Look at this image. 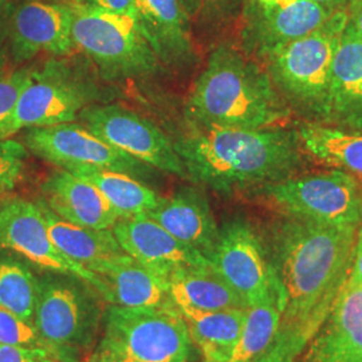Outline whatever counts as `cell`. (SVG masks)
<instances>
[{
  "label": "cell",
  "instance_id": "f35d334b",
  "mask_svg": "<svg viewBox=\"0 0 362 362\" xmlns=\"http://www.w3.org/2000/svg\"><path fill=\"white\" fill-rule=\"evenodd\" d=\"M346 13L350 25L362 40V0H349L346 6Z\"/></svg>",
  "mask_w": 362,
  "mask_h": 362
},
{
  "label": "cell",
  "instance_id": "7bdbcfd3",
  "mask_svg": "<svg viewBox=\"0 0 362 362\" xmlns=\"http://www.w3.org/2000/svg\"><path fill=\"white\" fill-rule=\"evenodd\" d=\"M54 362H81L79 358H73V357H61V356H55Z\"/></svg>",
  "mask_w": 362,
  "mask_h": 362
},
{
  "label": "cell",
  "instance_id": "3957f363",
  "mask_svg": "<svg viewBox=\"0 0 362 362\" xmlns=\"http://www.w3.org/2000/svg\"><path fill=\"white\" fill-rule=\"evenodd\" d=\"M184 113L194 124L248 129L281 127L293 115L263 65L231 43L209 54Z\"/></svg>",
  "mask_w": 362,
  "mask_h": 362
},
{
  "label": "cell",
  "instance_id": "9a60e30c",
  "mask_svg": "<svg viewBox=\"0 0 362 362\" xmlns=\"http://www.w3.org/2000/svg\"><path fill=\"white\" fill-rule=\"evenodd\" d=\"M73 7L40 0H23L11 19L13 58L25 62L39 54L69 57L77 50L73 35Z\"/></svg>",
  "mask_w": 362,
  "mask_h": 362
},
{
  "label": "cell",
  "instance_id": "ab89813d",
  "mask_svg": "<svg viewBox=\"0 0 362 362\" xmlns=\"http://www.w3.org/2000/svg\"><path fill=\"white\" fill-rule=\"evenodd\" d=\"M204 0H180V4L184 8L185 13L189 16L191 21L197 19L199 13L202 11Z\"/></svg>",
  "mask_w": 362,
  "mask_h": 362
},
{
  "label": "cell",
  "instance_id": "cb8c5ba5",
  "mask_svg": "<svg viewBox=\"0 0 362 362\" xmlns=\"http://www.w3.org/2000/svg\"><path fill=\"white\" fill-rule=\"evenodd\" d=\"M169 296L173 305L194 310H233L248 309L211 264L189 267L175 272L168 279Z\"/></svg>",
  "mask_w": 362,
  "mask_h": 362
},
{
  "label": "cell",
  "instance_id": "484cf974",
  "mask_svg": "<svg viewBox=\"0 0 362 362\" xmlns=\"http://www.w3.org/2000/svg\"><path fill=\"white\" fill-rule=\"evenodd\" d=\"M69 172L91 182L107 200L119 220L148 215L161 202V197L152 188L122 172L101 168H79Z\"/></svg>",
  "mask_w": 362,
  "mask_h": 362
},
{
  "label": "cell",
  "instance_id": "83f0119b",
  "mask_svg": "<svg viewBox=\"0 0 362 362\" xmlns=\"http://www.w3.org/2000/svg\"><path fill=\"white\" fill-rule=\"evenodd\" d=\"M282 294L276 285L272 296L248 308L242 332L233 348L218 362H254L272 348L282 320Z\"/></svg>",
  "mask_w": 362,
  "mask_h": 362
},
{
  "label": "cell",
  "instance_id": "4fadbf2b",
  "mask_svg": "<svg viewBox=\"0 0 362 362\" xmlns=\"http://www.w3.org/2000/svg\"><path fill=\"white\" fill-rule=\"evenodd\" d=\"M208 260L248 308L266 300L278 285L267 247L245 220H230L219 228Z\"/></svg>",
  "mask_w": 362,
  "mask_h": 362
},
{
  "label": "cell",
  "instance_id": "7c38bea8",
  "mask_svg": "<svg viewBox=\"0 0 362 362\" xmlns=\"http://www.w3.org/2000/svg\"><path fill=\"white\" fill-rule=\"evenodd\" d=\"M23 141L30 152L66 170L110 169L133 177H145L152 172V167L74 122L27 129Z\"/></svg>",
  "mask_w": 362,
  "mask_h": 362
},
{
  "label": "cell",
  "instance_id": "d590c367",
  "mask_svg": "<svg viewBox=\"0 0 362 362\" xmlns=\"http://www.w3.org/2000/svg\"><path fill=\"white\" fill-rule=\"evenodd\" d=\"M83 4L133 16L134 0H82ZM134 18V16H133Z\"/></svg>",
  "mask_w": 362,
  "mask_h": 362
},
{
  "label": "cell",
  "instance_id": "6da1fadb",
  "mask_svg": "<svg viewBox=\"0 0 362 362\" xmlns=\"http://www.w3.org/2000/svg\"><path fill=\"white\" fill-rule=\"evenodd\" d=\"M358 226H330L282 216L267 247L282 294L279 336L308 342L324 324L349 278Z\"/></svg>",
  "mask_w": 362,
  "mask_h": 362
},
{
  "label": "cell",
  "instance_id": "74e56055",
  "mask_svg": "<svg viewBox=\"0 0 362 362\" xmlns=\"http://www.w3.org/2000/svg\"><path fill=\"white\" fill-rule=\"evenodd\" d=\"M89 362H136L128 357L127 354L113 349L110 346H106L104 344H100V346L94 350L91 354Z\"/></svg>",
  "mask_w": 362,
  "mask_h": 362
},
{
  "label": "cell",
  "instance_id": "b9f144b4",
  "mask_svg": "<svg viewBox=\"0 0 362 362\" xmlns=\"http://www.w3.org/2000/svg\"><path fill=\"white\" fill-rule=\"evenodd\" d=\"M40 1H47V3H57V4H66V6H76L82 3V0H40Z\"/></svg>",
  "mask_w": 362,
  "mask_h": 362
},
{
  "label": "cell",
  "instance_id": "5b68a950",
  "mask_svg": "<svg viewBox=\"0 0 362 362\" xmlns=\"http://www.w3.org/2000/svg\"><path fill=\"white\" fill-rule=\"evenodd\" d=\"M71 7L74 45L90 58L101 77H148L160 70L161 62L133 16L83 3Z\"/></svg>",
  "mask_w": 362,
  "mask_h": 362
},
{
  "label": "cell",
  "instance_id": "60d3db41",
  "mask_svg": "<svg viewBox=\"0 0 362 362\" xmlns=\"http://www.w3.org/2000/svg\"><path fill=\"white\" fill-rule=\"evenodd\" d=\"M320 3L321 6L326 7L330 11H338V10H345L349 0H314Z\"/></svg>",
  "mask_w": 362,
  "mask_h": 362
},
{
  "label": "cell",
  "instance_id": "d4e9b609",
  "mask_svg": "<svg viewBox=\"0 0 362 362\" xmlns=\"http://www.w3.org/2000/svg\"><path fill=\"white\" fill-rule=\"evenodd\" d=\"M297 130L302 148L311 160L362 181V132L310 122H302Z\"/></svg>",
  "mask_w": 362,
  "mask_h": 362
},
{
  "label": "cell",
  "instance_id": "d6986e66",
  "mask_svg": "<svg viewBox=\"0 0 362 362\" xmlns=\"http://www.w3.org/2000/svg\"><path fill=\"white\" fill-rule=\"evenodd\" d=\"M324 125L362 132V40L349 19L333 58Z\"/></svg>",
  "mask_w": 362,
  "mask_h": 362
},
{
  "label": "cell",
  "instance_id": "603a6c76",
  "mask_svg": "<svg viewBox=\"0 0 362 362\" xmlns=\"http://www.w3.org/2000/svg\"><path fill=\"white\" fill-rule=\"evenodd\" d=\"M52 243L69 259L98 275L106 263L124 255L112 230L82 227L55 215L43 203H39ZM100 276V275H98Z\"/></svg>",
  "mask_w": 362,
  "mask_h": 362
},
{
  "label": "cell",
  "instance_id": "2e32d148",
  "mask_svg": "<svg viewBox=\"0 0 362 362\" xmlns=\"http://www.w3.org/2000/svg\"><path fill=\"white\" fill-rule=\"evenodd\" d=\"M112 231L125 254L167 281L184 269L211 264L146 215L118 220Z\"/></svg>",
  "mask_w": 362,
  "mask_h": 362
},
{
  "label": "cell",
  "instance_id": "836d02e7",
  "mask_svg": "<svg viewBox=\"0 0 362 362\" xmlns=\"http://www.w3.org/2000/svg\"><path fill=\"white\" fill-rule=\"evenodd\" d=\"M303 349L297 341L278 334L272 348L254 362H296Z\"/></svg>",
  "mask_w": 362,
  "mask_h": 362
},
{
  "label": "cell",
  "instance_id": "5bb4252c",
  "mask_svg": "<svg viewBox=\"0 0 362 362\" xmlns=\"http://www.w3.org/2000/svg\"><path fill=\"white\" fill-rule=\"evenodd\" d=\"M0 248L21 255L39 269L77 276L106 297L101 276L65 257L52 243L39 204L25 199L0 202Z\"/></svg>",
  "mask_w": 362,
  "mask_h": 362
},
{
  "label": "cell",
  "instance_id": "9c48e42d",
  "mask_svg": "<svg viewBox=\"0 0 362 362\" xmlns=\"http://www.w3.org/2000/svg\"><path fill=\"white\" fill-rule=\"evenodd\" d=\"M101 344L136 362H187L192 339L176 306L132 309L110 305Z\"/></svg>",
  "mask_w": 362,
  "mask_h": 362
},
{
  "label": "cell",
  "instance_id": "8fae6325",
  "mask_svg": "<svg viewBox=\"0 0 362 362\" xmlns=\"http://www.w3.org/2000/svg\"><path fill=\"white\" fill-rule=\"evenodd\" d=\"M78 118L81 125L118 151L152 168L187 179L173 141L149 119L119 105H90Z\"/></svg>",
  "mask_w": 362,
  "mask_h": 362
},
{
  "label": "cell",
  "instance_id": "ffe728a7",
  "mask_svg": "<svg viewBox=\"0 0 362 362\" xmlns=\"http://www.w3.org/2000/svg\"><path fill=\"white\" fill-rule=\"evenodd\" d=\"M146 216L204 258L209 259L212 255L218 242L219 227L207 196L200 189L184 187L167 199L161 197L158 206Z\"/></svg>",
  "mask_w": 362,
  "mask_h": 362
},
{
  "label": "cell",
  "instance_id": "1f68e13d",
  "mask_svg": "<svg viewBox=\"0 0 362 362\" xmlns=\"http://www.w3.org/2000/svg\"><path fill=\"white\" fill-rule=\"evenodd\" d=\"M33 70L25 67L0 76V124L11 116L22 91L31 79Z\"/></svg>",
  "mask_w": 362,
  "mask_h": 362
},
{
  "label": "cell",
  "instance_id": "4316f807",
  "mask_svg": "<svg viewBox=\"0 0 362 362\" xmlns=\"http://www.w3.org/2000/svg\"><path fill=\"white\" fill-rule=\"evenodd\" d=\"M177 310L188 326L192 342L203 354V362H218L238 339L248 309L203 311L181 308Z\"/></svg>",
  "mask_w": 362,
  "mask_h": 362
},
{
  "label": "cell",
  "instance_id": "ba28073f",
  "mask_svg": "<svg viewBox=\"0 0 362 362\" xmlns=\"http://www.w3.org/2000/svg\"><path fill=\"white\" fill-rule=\"evenodd\" d=\"M98 90L88 76L65 61L52 59L34 69L15 109L0 124V139H10L22 130L74 122L93 105Z\"/></svg>",
  "mask_w": 362,
  "mask_h": 362
},
{
  "label": "cell",
  "instance_id": "8d00e7d4",
  "mask_svg": "<svg viewBox=\"0 0 362 362\" xmlns=\"http://www.w3.org/2000/svg\"><path fill=\"white\" fill-rule=\"evenodd\" d=\"M346 282L354 284V285H362V223L358 226V230H357L351 270H350L349 278Z\"/></svg>",
  "mask_w": 362,
  "mask_h": 362
},
{
  "label": "cell",
  "instance_id": "8992f818",
  "mask_svg": "<svg viewBox=\"0 0 362 362\" xmlns=\"http://www.w3.org/2000/svg\"><path fill=\"white\" fill-rule=\"evenodd\" d=\"M93 291L77 276L38 281L33 322L43 346L52 354L79 358V353L90 346L103 318Z\"/></svg>",
  "mask_w": 362,
  "mask_h": 362
},
{
  "label": "cell",
  "instance_id": "ac0fdd59",
  "mask_svg": "<svg viewBox=\"0 0 362 362\" xmlns=\"http://www.w3.org/2000/svg\"><path fill=\"white\" fill-rule=\"evenodd\" d=\"M133 16L161 64L173 67L194 64L191 19L180 0H134Z\"/></svg>",
  "mask_w": 362,
  "mask_h": 362
},
{
  "label": "cell",
  "instance_id": "30bf717a",
  "mask_svg": "<svg viewBox=\"0 0 362 362\" xmlns=\"http://www.w3.org/2000/svg\"><path fill=\"white\" fill-rule=\"evenodd\" d=\"M333 13L314 0H246L238 18L239 49L262 62L322 26Z\"/></svg>",
  "mask_w": 362,
  "mask_h": 362
},
{
  "label": "cell",
  "instance_id": "7402d4cb",
  "mask_svg": "<svg viewBox=\"0 0 362 362\" xmlns=\"http://www.w3.org/2000/svg\"><path fill=\"white\" fill-rule=\"evenodd\" d=\"M98 275L106 285L105 299L110 305L132 309L175 306L168 281L128 254L106 263Z\"/></svg>",
  "mask_w": 362,
  "mask_h": 362
},
{
  "label": "cell",
  "instance_id": "44dd1931",
  "mask_svg": "<svg viewBox=\"0 0 362 362\" xmlns=\"http://www.w3.org/2000/svg\"><path fill=\"white\" fill-rule=\"evenodd\" d=\"M45 206L59 218L95 230H112L118 216L103 194L88 180L61 169L45 181Z\"/></svg>",
  "mask_w": 362,
  "mask_h": 362
},
{
  "label": "cell",
  "instance_id": "f1b7e54d",
  "mask_svg": "<svg viewBox=\"0 0 362 362\" xmlns=\"http://www.w3.org/2000/svg\"><path fill=\"white\" fill-rule=\"evenodd\" d=\"M37 290L38 279L27 266L15 259H0V308L33 322Z\"/></svg>",
  "mask_w": 362,
  "mask_h": 362
},
{
  "label": "cell",
  "instance_id": "7a4b0ae2",
  "mask_svg": "<svg viewBox=\"0 0 362 362\" xmlns=\"http://www.w3.org/2000/svg\"><path fill=\"white\" fill-rule=\"evenodd\" d=\"M175 149L187 179L219 194L257 189L303 172L309 156L297 128L260 129L185 121Z\"/></svg>",
  "mask_w": 362,
  "mask_h": 362
},
{
  "label": "cell",
  "instance_id": "e575fe53",
  "mask_svg": "<svg viewBox=\"0 0 362 362\" xmlns=\"http://www.w3.org/2000/svg\"><path fill=\"white\" fill-rule=\"evenodd\" d=\"M55 354L45 348L0 345V362H54Z\"/></svg>",
  "mask_w": 362,
  "mask_h": 362
},
{
  "label": "cell",
  "instance_id": "4dcf8cb0",
  "mask_svg": "<svg viewBox=\"0 0 362 362\" xmlns=\"http://www.w3.org/2000/svg\"><path fill=\"white\" fill-rule=\"evenodd\" d=\"M27 149L13 139H0V192L11 191L23 176Z\"/></svg>",
  "mask_w": 362,
  "mask_h": 362
},
{
  "label": "cell",
  "instance_id": "e0dca14e",
  "mask_svg": "<svg viewBox=\"0 0 362 362\" xmlns=\"http://www.w3.org/2000/svg\"><path fill=\"white\" fill-rule=\"evenodd\" d=\"M302 362H362V285L342 286Z\"/></svg>",
  "mask_w": 362,
  "mask_h": 362
},
{
  "label": "cell",
  "instance_id": "d6a6232c",
  "mask_svg": "<svg viewBox=\"0 0 362 362\" xmlns=\"http://www.w3.org/2000/svg\"><path fill=\"white\" fill-rule=\"evenodd\" d=\"M246 0H204L197 16L209 30H218L238 21Z\"/></svg>",
  "mask_w": 362,
  "mask_h": 362
},
{
  "label": "cell",
  "instance_id": "52a82bcc",
  "mask_svg": "<svg viewBox=\"0 0 362 362\" xmlns=\"http://www.w3.org/2000/svg\"><path fill=\"white\" fill-rule=\"evenodd\" d=\"M254 191L282 216L330 226L362 223V181L344 170L299 173Z\"/></svg>",
  "mask_w": 362,
  "mask_h": 362
},
{
  "label": "cell",
  "instance_id": "f546056e",
  "mask_svg": "<svg viewBox=\"0 0 362 362\" xmlns=\"http://www.w3.org/2000/svg\"><path fill=\"white\" fill-rule=\"evenodd\" d=\"M0 345L45 348L34 322L4 308H0Z\"/></svg>",
  "mask_w": 362,
  "mask_h": 362
},
{
  "label": "cell",
  "instance_id": "277c9868",
  "mask_svg": "<svg viewBox=\"0 0 362 362\" xmlns=\"http://www.w3.org/2000/svg\"><path fill=\"white\" fill-rule=\"evenodd\" d=\"M346 22V8L338 10L322 26L260 62L275 90L302 122L325 124L333 58Z\"/></svg>",
  "mask_w": 362,
  "mask_h": 362
}]
</instances>
